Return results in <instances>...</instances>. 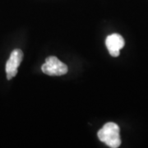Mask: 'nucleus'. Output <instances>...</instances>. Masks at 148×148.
Returning <instances> with one entry per match:
<instances>
[{
    "label": "nucleus",
    "instance_id": "nucleus-1",
    "mask_svg": "<svg viewBox=\"0 0 148 148\" xmlns=\"http://www.w3.org/2000/svg\"><path fill=\"white\" fill-rule=\"evenodd\" d=\"M97 136L102 143L111 148H118L121 145L120 129L114 123H107L99 130Z\"/></svg>",
    "mask_w": 148,
    "mask_h": 148
},
{
    "label": "nucleus",
    "instance_id": "nucleus-2",
    "mask_svg": "<svg viewBox=\"0 0 148 148\" xmlns=\"http://www.w3.org/2000/svg\"><path fill=\"white\" fill-rule=\"evenodd\" d=\"M45 74L49 76H63L68 73V66L61 62L55 56H49L45 59V64L41 67Z\"/></svg>",
    "mask_w": 148,
    "mask_h": 148
},
{
    "label": "nucleus",
    "instance_id": "nucleus-3",
    "mask_svg": "<svg viewBox=\"0 0 148 148\" xmlns=\"http://www.w3.org/2000/svg\"><path fill=\"white\" fill-rule=\"evenodd\" d=\"M23 58V53L21 49H14L6 64V73L8 80H11L17 74V69Z\"/></svg>",
    "mask_w": 148,
    "mask_h": 148
},
{
    "label": "nucleus",
    "instance_id": "nucleus-4",
    "mask_svg": "<svg viewBox=\"0 0 148 148\" xmlns=\"http://www.w3.org/2000/svg\"><path fill=\"white\" fill-rule=\"evenodd\" d=\"M124 44L125 42L123 36L116 33L112 34L106 38V47L109 50V53L113 57H118L119 55V51L123 48Z\"/></svg>",
    "mask_w": 148,
    "mask_h": 148
}]
</instances>
